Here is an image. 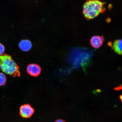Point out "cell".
Listing matches in <instances>:
<instances>
[{"label": "cell", "instance_id": "obj_1", "mask_svg": "<svg viewBox=\"0 0 122 122\" xmlns=\"http://www.w3.org/2000/svg\"><path fill=\"white\" fill-rule=\"evenodd\" d=\"M104 5L105 3L100 0H88L83 6L84 16L88 20L97 17L100 14L104 13L106 11Z\"/></svg>", "mask_w": 122, "mask_h": 122}, {"label": "cell", "instance_id": "obj_2", "mask_svg": "<svg viewBox=\"0 0 122 122\" xmlns=\"http://www.w3.org/2000/svg\"><path fill=\"white\" fill-rule=\"evenodd\" d=\"M0 68L3 72L12 77L20 76L19 66L9 55L5 54L0 56Z\"/></svg>", "mask_w": 122, "mask_h": 122}, {"label": "cell", "instance_id": "obj_3", "mask_svg": "<svg viewBox=\"0 0 122 122\" xmlns=\"http://www.w3.org/2000/svg\"><path fill=\"white\" fill-rule=\"evenodd\" d=\"M35 109L29 104L21 105L19 108V114L23 118H29L35 112Z\"/></svg>", "mask_w": 122, "mask_h": 122}, {"label": "cell", "instance_id": "obj_4", "mask_svg": "<svg viewBox=\"0 0 122 122\" xmlns=\"http://www.w3.org/2000/svg\"><path fill=\"white\" fill-rule=\"evenodd\" d=\"M27 71L30 75L37 77L41 74V69L39 65L35 64H30L27 67Z\"/></svg>", "mask_w": 122, "mask_h": 122}, {"label": "cell", "instance_id": "obj_5", "mask_svg": "<svg viewBox=\"0 0 122 122\" xmlns=\"http://www.w3.org/2000/svg\"><path fill=\"white\" fill-rule=\"evenodd\" d=\"M104 40L103 36H95L91 37L90 41L91 45L93 47L98 49L101 46Z\"/></svg>", "mask_w": 122, "mask_h": 122}, {"label": "cell", "instance_id": "obj_6", "mask_svg": "<svg viewBox=\"0 0 122 122\" xmlns=\"http://www.w3.org/2000/svg\"><path fill=\"white\" fill-rule=\"evenodd\" d=\"M19 47L20 50L23 51H28L31 48L32 43L28 40H23L19 42Z\"/></svg>", "mask_w": 122, "mask_h": 122}, {"label": "cell", "instance_id": "obj_7", "mask_svg": "<svg viewBox=\"0 0 122 122\" xmlns=\"http://www.w3.org/2000/svg\"><path fill=\"white\" fill-rule=\"evenodd\" d=\"M121 39L117 40L114 42L113 48L116 52L118 54L121 55L122 52V43Z\"/></svg>", "mask_w": 122, "mask_h": 122}, {"label": "cell", "instance_id": "obj_8", "mask_svg": "<svg viewBox=\"0 0 122 122\" xmlns=\"http://www.w3.org/2000/svg\"><path fill=\"white\" fill-rule=\"evenodd\" d=\"M6 81V77L4 73L0 72V86H4Z\"/></svg>", "mask_w": 122, "mask_h": 122}, {"label": "cell", "instance_id": "obj_9", "mask_svg": "<svg viewBox=\"0 0 122 122\" xmlns=\"http://www.w3.org/2000/svg\"><path fill=\"white\" fill-rule=\"evenodd\" d=\"M5 51V48L4 46L0 43V55L3 54Z\"/></svg>", "mask_w": 122, "mask_h": 122}, {"label": "cell", "instance_id": "obj_10", "mask_svg": "<svg viewBox=\"0 0 122 122\" xmlns=\"http://www.w3.org/2000/svg\"><path fill=\"white\" fill-rule=\"evenodd\" d=\"M54 122H66L65 121V120H63L61 119H59L56 120V121H55Z\"/></svg>", "mask_w": 122, "mask_h": 122}, {"label": "cell", "instance_id": "obj_11", "mask_svg": "<svg viewBox=\"0 0 122 122\" xmlns=\"http://www.w3.org/2000/svg\"><path fill=\"white\" fill-rule=\"evenodd\" d=\"M106 21L108 23H109L111 22V19L110 18H108L107 19Z\"/></svg>", "mask_w": 122, "mask_h": 122}, {"label": "cell", "instance_id": "obj_12", "mask_svg": "<svg viewBox=\"0 0 122 122\" xmlns=\"http://www.w3.org/2000/svg\"><path fill=\"white\" fill-rule=\"evenodd\" d=\"M112 7V5L110 4L109 5V6H108V8L109 10H110Z\"/></svg>", "mask_w": 122, "mask_h": 122}, {"label": "cell", "instance_id": "obj_13", "mask_svg": "<svg viewBox=\"0 0 122 122\" xmlns=\"http://www.w3.org/2000/svg\"><path fill=\"white\" fill-rule=\"evenodd\" d=\"M120 99H121V101H122V95H121V96H120Z\"/></svg>", "mask_w": 122, "mask_h": 122}]
</instances>
